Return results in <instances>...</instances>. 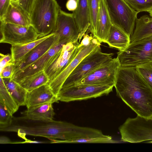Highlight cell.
<instances>
[{
  "label": "cell",
  "mask_w": 152,
  "mask_h": 152,
  "mask_svg": "<svg viewBox=\"0 0 152 152\" xmlns=\"http://www.w3.org/2000/svg\"><path fill=\"white\" fill-rule=\"evenodd\" d=\"M76 0L77 6L72 13L80 33V42L90 27V12L87 0Z\"/></svg>",
  "instance_id": "obj_18"
},
{
  "label": "cell",
  "mask_w": 152,
  "mask_h": 152,
  "mask_svg": "<svg viewBox=\"0 0 152 152\" xmlns=\"http://www.w3.org/2000/svg\"><path fill=\"white\" fill-rule=\"evenodd\" d=\"M51 34L25 44L12 45L10 50L13 62L15 64L19 61L36 46L49 37Z\"/></svg>",
  "instance_id": "obj_25"
},
{
  "label": "cell",
  "mask_w": 152,
  "mask_h": 152,
  "mask_svg": "<svg viewBox=\"0 0 152 152\" xmlns=\"http://www.w3.org/2000/svg\"><path fill=\"white\" fill-rule=\"evenodd\" d=\"M52 33L58 35L60 39H67L71 42L78 41L80 33L73 13L61 9Z\"/></svg>",
  "instance_id": "obj_14"
},
{
  "label": "cell",
  "mask_w": 152,
  "mask_h": 152,
  "mask_svg": "<svg viewBox=\"0 0 152 152\" xmlns=\"http://www.w3.org/2000/svg\"><path fill=\"white\" fill-rule=\"evenodd\" d=\"M148 12L149 13L150 16L152 17V9L149 11Z\"/></svg>",
  "instance_id": "obj_39"
},
{
  "label": "cell",
  "mask_w": 152,
  "mask_h": 152,
  "mask_svg": "<svg viewBox=\"0 0 152 152\" xmlns=\"http://www.w3.org/2000/svg\"><path fill=\"white\" fill-rule=\"evenodd\" d=\"M61 9L56 0H35L30 16L39 38L53 32Z\"/></svg>",
  "instance_id": "obj_3"
},
{
  "label": "cell",
  "mask_w": 152,
  "mask_h": 152,
  "mask_svg": "<svg viewBox=\"0 0 152 152\" xmlns=\"http://www.w3.org/2000/svg\"><path fill=\"white\" fill-rule=\"evenodd\" d=\"M0 102L5 106L12 115L17 111L19 107L8 91L1 77L0 79Z\"/></svg>",
  "instance_id": "obj_27"
},
{
  "label": "cell",
  "mask_w": 152,
  "mask_h": 152,
  "mask_svg": "<svg viewBox=\"0 0 152 152\" xmlns=\"http://www.w3.org/2000/svg\"><path fill=\"white\" fill-rule=\"evenodd\" d=\"M113 25L104 0H100L96 33L94 37L101 43H106Z\"/></svg>",
  "instance_id": "obj_17"
},
{
  "label": "cell",
  "mask_w": 152,
  "mask_h": 152,
  "mask_svg": "<svg viewBox=\"0 0 152 152\" xmlns=\"http://www.w3.org/2000/svg\"><path fill=\"white\" fill-rule=\"evenodd\" d=\"M13 119L12 115L5 106L0 102V128L10 125Z\"/></svg>",
  "instance_id": "obj_31"
},
{
  "label": "cell",
  "mask_w": 152,
  "mask_h": 152,
  "mask_svg": "<svg viewBox=\"0 0 152 152\" xmlns=\"http://www.w3.org/2000/svg\"><path fill=\"white\" fill-rule=\"evenodd\" d=\"M49 79L44 70L25 77L17 83L27 91L48 83Z\"/></svg>",
  "instance_id": "obj_23"
},
{
  "label": "cell",
  "mask_w": 152,
  "mask_h": 152,
  "mask_svg": "<svg viewBox=\"0 0 152 152\" xmlns=\"http://www.w3.org/2000/svg\"><path fill=\"white\" fill-rule=\"evenodd\" d=\"M79 43L78 41L67 43L53 58L44 70L49 79V82L57 76L71 60Z\"/></svg>",
  "instance_id": "obj_12"
},
{
  "label": "cell",
  "mask_w": 152,
  "mask_h": 152,
  "mask_svg": "<svg viewBox=\"0 0 152 152\" xmlns=\"http://www.w3.org/2000/svg\"><path fill=\"white\" fill-rule=\"evenodd\" d=\"M0 42L12 45L25 44L37 40L39 36L31 26H23L5 23L0 20Z\"/></svg>",
  "instance_id": "obj_9"
},
{
  "label": "cell",
  "mask_w": 152,
  "mask_h": 152,
  "mask_svg": "<svg viewBox=\"0 0 152 152\" xmlns=\"http://www.w3.org/2000/svg\"><path fill=\"white\" fill-rule=\"evenodd\" d=\"M101 43L94 37L89 45L77 47L71 60L57 76L48 83L55 95L57 96L65 81L79 63L85 57L100 46Z\"/></svg>",
  "instance_id": "obj_10"
},
{
  "label": "cell",
  "mask_w": 152,
  "mask_h": 152,
  "mask_svg": "<svg viewBox=\"0 0 152 152\" xmlns=\"http://www.w3.org/2000/svg\"><path fill=\"white\" fill-rule=\"evenodd\" d=\"M35 0H11L20 6L30 16Z\"/></svg>",
  "instance_id": "obj_32"
},
{
  "label": "cell",
  "mask_w": 152,
  "mask_h": 152,
  "mask_svg": "<svg viewBox=\"0 0 152 152\" xmlns=\"http://www.w3.org/2000/svg\"><path fill=\"white\" fill-rule=\"evenodd\" d=\"M53 103H47L30 107L22 113L26 119L37 121L53 120L55 113Z\"/></svg>",
  "instance_id": "obj_20"
},
{
  "label": "cell",
  "mask_w": 152,
  "mask_h": 152,
  "mask_svg": "<svg viewBox=\"0 0 152 152\" xmlns=\"http://www.w3.org/2000/svg\"><path fill=\"white\" fill-rule=\"evenodd\" d=\"M152 36V17L144 15L137 18L130 42Z\"/></svg>",
  "instance_id": "obj_21"
},
{
  "label": "cell",
  "mask_w": 152,
  "mask_h": 152,
  "mask_svg": "<svg viewBox=\"0 0 152 152\" xmlns=\"http://www.w3.org/2000/svg\"><path fill=\"white\" fill-rule=\"evenodd\" d=\"M130 42V37L113 25L106 42L110 47L121 50L124 49Z\"/></svg>",
  "instance_id": "obj_22"
},
{
  "label": "cell",
  "mask_w": 152,
  "mask_h": 152,
  "mask_svg": "<svg viewBox=\"0 0 152 152\" xmlns=\"http://www.w3.org/2000/svg\"><path fill=\"white\" fill-rule=\"evenodd\" d=\"M118 142L111 136L104 134L102 131L88 137L67 140H56V142L65 143H115Z\"/></svg>",
  "instance_id": "obj_26"
},
{
  "label": "cell",
  "mask_w": 152,
  "mask_h": 152,
  "mask_svg": "<svg viewBox=\"0 0 152 152\" xmlns=\"http://www.w3.org/2000/svg\"><path fill=\"white\" fill-rule=\"evenodd\" d=\"M59 38L58 35L51 33L49 37L36 46L19 61L14 64L13 75L37 60L54 45Z\"/></svg>",
  "instance_id": "obj_15"
},
{
  "label": "cell",
  "mask_w": 152,
  "mask_h": 152,
  "mask_svg": "<svg viewBox=\"0 0 152 152\" xmlns=\"http://www.w3.org/2000/svg\"><path fill=\"white\" fill-rule=\"evenodd\" d=\"M117 54L121 67H136L152 63V36L130 42Z\"/></svg>",
  "instance_id": "obj_4"
},
{
  "label": "cell",
  "mask_w": 152,
  "mask_h": 152,
  "mask_svg": "<svg viewBox=\"0 0 152 152\" xmlns=\"http://www.w3.org/2000/svg\"><path fill=\"white\" fill-rule=\"evenodd\" d=\"M70 42H71L68 39L59 38V40L39 59L23 70L14 75L12 79L18 82L25 77L44 70L63 45Z\"/></svg>",
  "instance_id": "obj_13"
},
{
  "label": "cell",
  "mask_w": 152,
  "mask_h": 152,
  "mask_svg": "<svg viewBox=\"0 0 152 152\" xmlns=\"http://www.w3.org/2000/svg\"><path fill=\"white\" fill-rule=\"evenodd\" d=\"M57 96L47 84L33 90L27 91L26 103L27 108L47 103H53L58 101Z\"/></svg>",
  "instance_id": "obj_16"
},
{
  "label": "cell",
  "mask_w": 152,
  "mask_h": 152,
  "mask_svg": "<svg viewBox=\"0 0 152 152\" xmlns=\"http://www.w3.org/2000/svg\"><path fill=\"white\" fill-rule=\"evenodd\" d=\"M140 74L152 89V63L143 64L136 67Z\"/></svg>",
  "instance_id": "obj_30"
},
{
  "label": "cell",
  "mask_w": 152,
  "mask_h": 152,
  "mask_svg": "<svg viewBox=\"0 0 152 152\" xmlns=\"http://www.w3.org/2000/svg\"><path fill=\"white\" fill-rule=\"evenodd\" d=\"M11 2V0H0V19L6 13Z\"/></svg>",
  "instance_id": "obj_35"
},
{
  "label": "cell",
  "mask_w": 152,
  "mask_h": 152,
  "mask_svg": "<svg viewBox=\"0 0 152 152\" xmlns=\"http://www.w3.org/2000/svg\"><path fill=\"white\" fill-rule=\"evenodd\" d=\"M83 38L79 43L78 47L81 46H86L89 45L91 43V40L94 38V37L91 35H89L88 34L85 33L83 36Z\"/></svg>",
  "instance_id": "obj_36"
},
{
  "label": "cell",
  "mask_w": 152,
  "mask_h": 152,
  "mask_svg": "<svg viewBox=\"0 0 152 152\" xmlns=\"http://www.w3.org/2000/svg\"><path fill=\"white\" fill-rule=\"evenodd\" d=\"M113 55V53L102 52L99 46L81 60L65 80L62 88L74 85L92 71L112 59Z\"/></svg>",
  "instance_id": "obj_7"
},
{
  "label": "cell",
  "mask_w": 152,
  "mask_h": 152,
  "mask_svg": "<svg viewBox=\"0 0 152 152\" xmlns=\"http://www.w3.org/2000/svg\"><path fill=\"white\" fill-rule=\"evenodd\" d=\"M113 25L130 37L134 31L139 12L125 0H104Z\"/></svg>",
  "instance_id": "obj_5"
},
{
  "label": "cell",
  "mask_w": 152,
  "mask_h": 152,
  "mask_svg": "<svg viewBox=\"0 0 152 152\" xmlns=\"http://www.w3.org/2000/svg\"><path fill=\"white\" fill-rule=\"evenodd\" d=\"M0 20L5 23L21 26L31 25L30 15L19 5L12 2L6 13Z\"/></svg>",
  "instance_id": "obj_19"
},
{
  "label": "cell",
  "mask_w": 152,
  "mask_h": 152,
  "mask_svg": "<svg viewBox=\"0 0 152 152\" xmlns=\"http://www.w3.org/2000/svg\"><path fill=\"white\" fill-rule=\"evenodd\" d=\"M67 9L69 11H74L77 6L76 0H68L66 5Z\"/></svg>",
  "instance_id": "obj_37"
},
{
  "label": "cell",
  "mask_w": 152,
  "mask_h": 152,
  "mask_svg": "<svg viewBox=\"0 0 152 152\" xmlns=\"http://www.w3.org/2000/svg\"><path fill=\"white\" fill-rule=\"evenodd\" d=\"M120 66L117 58H112L92 71L74 85L114 86L117 71Z\"/></svg>",
  "instance_id": "obj_11"
},
{
  "label": "cell",
  "mask_w": 152,
  "mask_h": 152,
  "mask_svg": "<svg viewBox=\"0 0 152 152\" xmlns=\"http://www.w3.org/2000/svg\"><path fill=\"white\" fill-rule=\"evenodd\" d=\"M0 130L17 132L20 137L23 139L26 135H30L63 140L85 137L91 131L90 127L79 126L66 121L53 119L37 121L23 117L13 118L11 124L0 128Z\"/></svg>",
  "instance_id": "obj_2"
},
{
  "label": "cell",
  "mask_w": 152,
  "mask_h": 152,
  "mask_svg": "<svg viewBox=\"0 0 152 152\" xmlns=\"http://www.w3.org/2000/svg\"><path fill=\"white\" fill-rule=\"evenodd\" d=\"M8 65L0 70V77L2 78H12L13 75L14 65Z\"/></svg>",
  "instance_id": "obj_34"
},
{
  "label": "cell",
  "mask_w": 152,
  "mask_h": 152,
  "mask_svg": "<svg viewBox=\"0 0 152 152\" xmlns=\"http://www.w3.org/2000/svg\"><path fill=\"white\" fill-rule=\"evenodd\" d=\"M113 86L73 85L62 88L57 95L58 101L69 102L96 98L109 94Z\"/></svg>",
  "instance_id": "obj_8"
},
{
  "label": "cell",
  "mask_w": 152,
  "mask_h": 152,
  "mask_svg": "<svg viewBox=\"0 0 152 152\" xmlns=\"http://www.w3.org/2000/svg\"><path fill=\"white\" fill-rule=\"evenodd\" d=\"M89 10L90 25L88 30L94 37L96 33L97 17L100 0H87Z\"/></svg>",
  "instance_id": "obj_28"
},
{
  "label": "cell",
  "mask_w": 152,
  "mask_h": 152,
  "mask_svg": "<svg viewBox=\"0 0 152 152\" xmlns=\"http://www.w3.org/2000/svg\"><path fill=\"white\" fill-rule=\"evenodd\" d=\"M8 91L19 106L26 105L27 91L12 78H2Z\"/></svg>",
  "instance_id": "obj_24"
},
{
  "label": "cell",
  "mask_w": 152,
  "mask_h": 152,
  "mask_svg": "<svg viewBox=\"0 0 152 152\" xmlns=\"http://www.w3.org/2000/svg\"><path fill=\"white\" fill-rule=\"evenodd\" d=\"M0 70L5 67L13 64L12 58L11 54H0Z\"/></svg>",
  "instance_id": "obj_33"
},
{
  "label": "cell",
  "mask_w": 152,
  "mask_h": 152,
  "mask_svg": "<svg viewBox=\"0 0 152 152\" xmlns=\"http://www.w3.org/2000/svg\"><path fill=\"white\" fill-rule=\"evenodd\" d=\"M121 140L132 143L149 141L152 143V118L137 115L127 118L119 128Z\"/></svg>",
  "instance_id": "obj_6"
},
{
  "label": "cell",
  "mask_w": 152,
  "mask_h": 152,
  "mask_svg": "<svg viewBox=\"0 0 152 152\" xmlns=\"http://www.w3.org/2000/svg\"><path fill=\"white\" fill-rule=\"evenodd\" d=\"M0 144H8L11 143V141L8 137L5 136H1L0 138Z\"/></svg>",
  "instance_id": "obj_38"
},
{
  "label": "cell",
  "mask_w": 152,
  "mask_h": 152,
  "mask_svg": "<svg viewBox=\"0 0 152 152\" xmlns=\"http://www.w3.org/2000/svg\"><path fill=\"white\" fill-rule=\"evenodd\" d=\"M114 87L117 96L137 115L152 118V89L136 67L120 66Z\"/></svg>",
  "instance_id": "obj_1"
},
{
  "label": "cell",
  "mask_w": 152,
  "mask_h": 152,
  "mask_svg": "<svg viewBox=\"0 0 152 152\" xmlns=\"http://www.w3.org/2000/svg\"><path fill=\"white\" fill-rule=\"evenodd\" d=\"M135 11L148 12L152 9V0H125Z\"/></svg>",
  "instance_id": "obj_29"
}]
</instances>
